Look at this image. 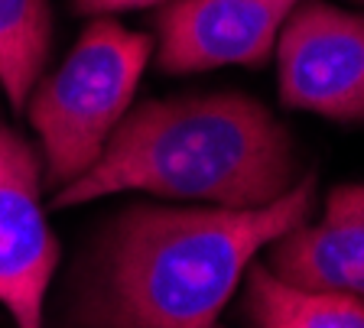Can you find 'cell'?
<instances>
[{"mask_svg":"<svg viewBox=\"0 0 364 328\" xmlns=\"http://www.w3.org/2000/svg\"><path fill=\"white\" fill-rule=\"evenodd\" d=\"M53 43L49 0H0V88L23 111L36 88Z\"/></svg>","mask_w":364,"mask_h":328,"instance_id":"obj_9","label":"cell"},{"mask_svg":"<svg viewBox=\"0 0 364 328\" xmlns=\"http://www.w3.org/2000/svg\"><path fill=\"white\" fill-rule=\"evenodd\" d=\"M244 302L254 328H364V299L303 290L283 283L270 267H250Z\"/></svg>","mask_w":364,"mask_h":328,"instance_id":"obj_8","label":"cell"},{"mask_svg":"<svg viewBox=\"0 0 364 328\" xmlns=\"http://www.w3.org/2000/svg\"><path fill=\"white\" fill-rule=\"evenodd\" d=\"M316 176L264 208L134 205L111 224L91 270L82 328H215L254 257L306 224Z\"/></svg>","mask_w":364,"mask_h":328,"instance_id":"obj_1","label":"cell"},{"mask_svg":"<svg viewBox=\"0 0 364 328\" xmlns=\"http://www.w3.org/2000/svg\"><path fill=\"white\" fill-rule=\"evenodd\" d=\"M280 101L328 121H364V13L296 4L277 39Z\"/></svg>","mask_w":364,"mask_h":328,"instance_id":"obj_4","label":"cell"},{"mask_svg":"<svg viewBox=\"0 0 364 328\" xmlns=\"http://www.w3.org/2000/svg\"><path fill=\"white\" fill-rule=\"evenodd\" d=\"M153 43L107 16L95 20L46 82H36L26 117L43 140L46 182L59 192L95 166L130 111Z\"/></svg>","mask_w":364,"mask_h":328,"instance_id":"obj_3","label":"cell"},{"mask_svg":"<svg viewBox=\"0 0 364 328\" xmlns=\"http://www.w3.org/2000/svg\"><path fill=\"white\" fill-rule=\"evenodd\" d=\"M176 0H72L75 13L88 16H107V13H121V10H146V7H166Z\"/></svg>","mask_w":364,"mask_h":328,"instance_id":"obj_10","label":"cell"},{"mask_svg":"<svg viewBox=\"0 0 364 328\" xmlns=\"http://www.w3.org/2000/svg\"><path fill=\"white\" fill-rule=\"evenodd\" d=\"M299 0H176L156 13V62L169 75L264 65Z\"/></svg>","mask_w":364,"mask_h":328,"instance_id":"obj_6","label":"cell"},{"mask_svg":"<svg viewBox=\"0 0 364 328\" xmlns=\"http://www.w3.org/2000/svg\"><path fill=\"white\" fill-rule=\"evenodd\" d=\"M270 270L303 290L364 299V182L338 185L316 224H299L277 237Z\"/></svg>","mask_w":364,"mask_h":328,"instance_id":"obj_7","label":"cell"},{"mask_svg":"<svg viewBox=\"0 0 364 328\" xmlns=\"http://www.w3.org/2000/svg\"><path fill=\"white\" fill-rule=\"evenodd\" d=\"M39 182L33 146L0 124V305L16 328H43V302L59 263Z\"/></svg>","mask_w":364,"mask_h":328,"instance_id":"obj_5","label":"cell"},{"mask_svg":"<svg viewBox=\"0 0 364 328\" xmlns=\"http://www.w3.org/2000/svg\"><path fill=\"white\" fill-rule=\"evenodd\" d=\"M296 182L299 160L287 127L260 101L221 92L136 104L95 166L53 192V208L130 189L212 208H264Z\"/></svg>","mask_w":364,"mask_h":328,"instance_id":"obj_2","label":"cell"}]
</instances>
